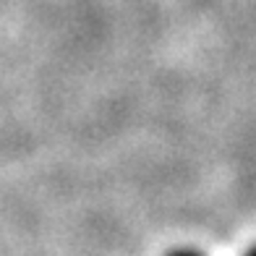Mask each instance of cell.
I'll return each instance as SVG.
<instances>
[{"label": "cell", "mask_w": 256, "mask_h": 256, "mask_svg": "<svg viewBox=\"0 0 256 256\" xmlns=\"http://www.w3.org/2000/svg\"><path fill=\"white\" fill-rule=\"evenodd\" d=\"M170 256H202V254H196V251H188V248H186V251H176V254H170Z\"/></svg>", "instance_id": "obj_1"}, {"label": "cell", "mask_w": 256, "mask_h": 256, "mask_svg": "<svg viewBox=\"0 0 256 256\" xmlns=\"http://www.w3.org/2000/svg\"><path fill=\"white\" fill-rule=\"evenodd\" d=\"M248 256H256V248H251V251H248Z\"/></svg>", "instance_id": "obj_2"}]
</instances>
